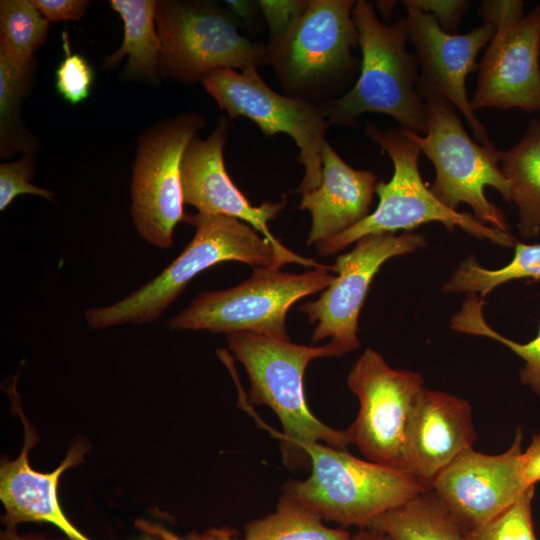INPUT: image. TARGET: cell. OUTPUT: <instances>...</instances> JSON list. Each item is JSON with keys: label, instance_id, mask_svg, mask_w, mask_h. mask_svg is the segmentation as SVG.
Wrapping results in <instances>:
<instances>
[{"label": "cell", "instance_id": "obj_3", "mask_svg": "<svg viewBox=\"0 0 540 540\" xmlns=\"http://www.w3.org/2000/svg\"><path fill=\"white\" fill-rule=\"evenodd\" d=\"M352 17L362 54L360 72L347 93L320 104L328 122L356 126L362 114L374 112L392 117L404 130L426 134V106L417 90L419 62L406 47L405 17L384 24L366 0L356 1Z\"/></svg>", "mask_w": 540, "mask_h": 540}, {"label": "cell", "instance_id": "obj_21", "mask_svg": "<svg viewBox=\"0 0 540 540\" xmlns=\"http://www.w3.org/2000/svg\"><path fill=\"white\" fill-rule=\"evenodd\" d=\"M342 528H329L319 514L283 493L274 512L245 526L243 537L228 528L212 527L188 535V540H351Z\"/></svg>", "mask_w": 540, "mask_h": 540}, {"label": "cell", "instance_id": "obj_27", "mask_svg": "<svg viewBox=\"0 0 540 540\" xmlns=\"http://www.w3.org/2000/svg\"><path fill=\"white\" fill-rule=\"evenodd\" d=\"M49 25L31 0H1L0 52L17 67H29L47 38Z\"/></svg>", "mask_w": 540, "mask_h": 540}, {"label": "cell", "instance_id": "obj_38", "mask_svg": "<svg viewBox=\"0 0 540 540\" xmlns=\"http://www.w3.org/2000/svg\"><path fill=\"white\" fill-rule=\"evenodd\" d=\"M394 5H395V1H377V6L379 10L387 18H389L390 15L392 14V9Z\"/></svg>", "mask_w": 540, "mask_h": 540}, {"label": "cell", "instance_id": "obj_19", "mask_svg": "<svg viewBox=\"0 0 540 540\" xmlns=\"http://www.w3.org/2000/svg\"><path fill=\"white\" fill-rule=\"evenodd\" d=\"M18 413L24 425V445L14 460L2 459L0 467V499L5 509L2 522L5 528H17L24 522H45L57 527L68 540H91L65 516L58 500V482L64 471L84 461L89 450L85 440H77L65 459L50 473H41L30 466L29 451L37 442V435Z\"/></svg>", "mask_w": 540, "mask_h": 540}, {"label": "cell", "instance_id": "obj_16", "mask_svg": "<svg viewBox=\"0 0 540 540\" xmlns=\"http://www.w3.org/2000/svg\"><path fill=\"white\" fill-rule=\"evenodd\" d=\"M401 3L406 10L408 38L419 62L417 90H429L446 99L463 114L474 139L490 144L488 132L468 98L466 77L479 67L477 55L491 41L494 26L483 22L468 33L448 34L433 15L420 10L411 0Z\"/></svg>", "mask_w": 540, "mask_h": 540}, {"label": "cell", "instance_id": "obj_22", "mask_svg": "<svg viewBox=\"0 0 540 540\" xmlns=\"http://www.w3.org/2000/svg\"><path fill=\"white\" fill-rule=\"evenodd\" d=\"M156 5L155 0L110 1L111 8L123 20L124 37L120 48L105 58L104 70L115 68L128 56L121 74L124 78L158 83L161 45L155 22Z\"/></svg>", "mask_w": 540, "mask_h": 540}, {"label": "cell", "instance_id": "obj_8", "mask_svg": "<svg viewBox=\"0 0 540 540\" xmlns=\"http://www.w3.org/2000/svg\"><path fill=\"white\" fill-rule=\"evenodd\" d=\"M155 22L160 39L159 72L191 84L220 68L242 71L267 64V44L240 32V22L212 1L159 0Z\"/></svg>", "mask_w": 540, "mask_h": 540}, {"label": "cell", "instance_id": "obj_34", "mask_svg": "<svg viewBox=\"0 0 540 540\" xmlns=\"http://www.w3.org/2000/svg\"><path fill=\"white\" fill-rule=\"evenodd\" d=\"M40 13L52 22L80 20L90 2L87 0H31Z\"/></svg>", "mask_w": 540, "mask_h": 540}, {"label": "cell", "instance_id": "obj_36", "mask_svg": "<svg viewBox=\"0 0 540 540\" xmlns=\"http://www.w3.org/2000/svg\"><path fill=\"white\" fill-rule=\"evenodd\" d=\"M0 540H68L66 537L53 538L38 533H18L17 528H5L0 533Z\"/></svg>", "mask_w": 540, "mask_h": 540}, {"label": "cell", "instance_id": "obj_25", "mask_svg": "<svg viewBox=\"0 0 540 540\" xmlns=\"http://www.w3.org/2000/svg\"><path fill=\"white\" fill-rule=\"evenodd\" d=\"M517 279L540 280V244L517 241L512 260L498 269L481 266L471 255L452 272L442 291L446 294H475L484 299L498 286Z\"/></svg>", "mask_w": 540, "mask_h": 540}, {"label": "cell", "instance_id": "obj_17", "mask_svg": "<svg viewBox=\"0 0 540 540\" xmlns=\"http://www.w3.org/2000/svg\"><path fill=\"white\" fill-rule=\"evenodd\" d=\"M228 130V117L221 115L207 138L201 139L197 134L188 144L181 163L184 203L195 207L198 213L239 219L279 250L290 251L274 237L268 226L284 209L286 200L264 201L253 206L228 175L223 156Z\"/></svg>", "mask_w": 540, "mask_h": 540}, {"label": "cell", "instance_id": "obj_23", "mask_svg": "<svg viewBox=\"0 0 540 540\" xmlns=\"http://www.w3.org/2000/svg\"><path fill=\"white\" fill-rule=\"evenodd\" d=\"M500 162L517 208L518 231L535 238L540 234V119L533 118L520 141L501 152Z\"/></svg>", "mask_w": 540, "mask_h": 540}, {"label": "cell", "instance_id": "obj_11", "mask_svg": "<svg viewBox=\"0 0 540 540\" xmlns=\"http://www.w3.org/2000/svg\"><path fill=\"white\" fill-rule=\"evenodd\" d=\"M202 115L188 112L166 118L137 140L131 177V219L139 236L152 246L168 249L176 225L184 220L181 163Z\"/></svg>", "mask_w": 540, "mask_h": 540}, {"label": "cell", "instance_id": "obj_13", "mask_svg": "<svg viewBox=\"0 0 540 540\" xmlns=\"http://www.w3.org/2000/svg\"><path fill=\"white\" fill-rule=\"evenodd\" d=\"M347 385L359 401L357 416L346 429L350 443L367 460L404 470L406 429L424 388L421 374L392 368L378 351L367 348L350 370Z\"/></svg>", "mask_w": 540, "mask_h": 540}, {"label": "cell", "instance_id": "obj_26", "mask_svg": "<svg viewBox=\"0 0 540 540\" xmlns=\"http://www.w3.org/2000/svg\"><path fill=\"white\" fill-rule=\"evenodd\" d=\"M35 62L19 68L0 52V157L16 152L34 154L38 141L21 119V107L32 84Z\"/></svg>", "mask_w": 540, "mask_h": 540}, {"label": "cell", "instance_id": "obj_5", "mask_svg": "<svg viewBox=\"0 0 540 540\" xmlns=\"http://www.w3.org/2000/svg\"><path fill=\"white\" fill-rule=\"evenodd\" d=\"M366 135L385 151L393 162L389 182L378 181L375 193L379 203L361 222L345 232L320 242L316 250L321 256L336 254L364 236L413 231L422 224L438 222L449 231L459 227L465 232L503 247H512L517 240L511 233L494 229L473 214L450 209L440 202L424 184L418 166L419 147L400 127L379 128L368 123Z\"/></svg>", "mask_w": 540, "mask_h": 540}, {"label": "cell", "instance_id": "obj_28", "mask_svg": "<svg viewBox=\"0 0 540 540\" xmlns=\"http://www.w3.org/2000/svg\"><path fill=\"white\" fill-rule=\"evenodd\" d=\"M485 304L484 299L478 295H466L460 310L450 319V328L464 334L491 338L507 346L524 361L520 370L521 384L529 386L540 396V322L534 339L527 343H518L502 336L487 323L483 315Z\"/></svg>", "mask_w": 540, "mask_h": 540}, {"label": "cell", "instance_id": "obj_20", "mask_svg": "<svg viewBox=\"0 0 540 540\" xmlns=\"http://www.w3.org/2000/svg\"><path fill=\"white\" fill-rule=\"evenodd\" d=\"M377 176L349 166L327 141L322 150L320 185L302 194L299 208L311 214L307 245L352 228L370 214Z\"/></svg>", "mask_w": 540, "mask_h": 540}, {"label": "cell", "instance_id": "obj_7", "mask_svg": "<svg viewBox=\"0 0 540 540\" xmlns=\"http://www.w3.org/2000/svg\"><path fill=\"white\" fill-rule=\"evenodd\" d=\"M427 112L425 135L404 130L433 163L436 177L433 195L450 209L467 204L482 223L509 232L505 214L485 196L486 186L495 188L511 203L510 187L501 168V152L494 144H478L465 130L456 108L438 94L419 89Z\"/></svg>", "mask_w": 540, "mask_h": 540}, {"label": "cell", "instance_id": "obj_2", "mask_svg": "<svg viewBox=\"0 0 540 540\" xmlns=\"http://www.w3.org/2000/svg\"><path fill=\"white\" fill-rule=\"evenodd\" d=\"M228 347L243 365L250 382L248 403L264 405L278 417L282 432L275 433L280 443L284 466L307 470L311 466L308 446L321 442L347 450L348 433L320 421L307 405L304 374L317 358L340 357L336 346H307L251 332L226 334Z\"/></svg>", "mask_w": 540, "mask_h": 540}, {"label": "cell", "instance_id": "obj_4", "mask_svg": "<svg viewBox=\"0 0 540 540\" xmlns=\"http://www.w3.org/2000/svg\"><path fill=\"white\" fill-rule=\"evenodd\" d=\"M355 3L309 0L303 15L267 43V64L286 95L321 104L351 89L361 65L353 54L358 46Z\"/></svg>", "mask_w": 540, "mask_h": 540}, {"label": "cell", "instance_id": "obj_29", "mask_svg": "<svg viewBox=\"0 0 540 540\" xmlns=\"http://www.w3.org/2000/svg\"><path fill=\"white\" fill-rule=\"evenodd\" d=\"M535 485L529 486L510 507L496 517L464 531L463 540H537L531 502Z\"/></svg>", "mask_w": 540, "mask_h": 540}, {"label": "cell", "instance_id": "obj_37", "mask_svg": "<svg viewBox=\"0 0 540 540\" xmlns=\"http://www.w3.org/2000/svg\"><path fill=\"white\" fill-rule=\"evenodd\" d=\"M351 540H392V539L381 531H378L372 528H360L356 534L352 535Z\"/></svg>", "mask_w": 540, "mask_h": 540}, {"label": "cell", "instance_id": "obj_24", "mask_svg": "<svg viewBox=\"0 0 540 540\" xmlns=\"http://www.w3.org/2000/svg\"><path fill=\"white\" fill-rule=\"evenodd\" d=\"M392 540H463L464 530L430 489L375 519L367 527Z\"/></svg>", "mask_w": 540, "mask_h": 540}, {"label": "cell", "instance_id": "obj_18", "mask_svg": "<svg viewBox=\"0 0 540 540\" xmlns=\"http://www.w3.org/2000/svg\"><path fill=\"white\" fill-rule=\"evenodd\" d=\"M472 407L460 397L423 388L408 421L404 470L431 488L434 478L476 441Z\"/></svg>", "mask_w": 540, "mask_h": 540}, {"label": "cell", "instance_id": "obj_31", "mask_svg": "<svg viewBox=\"0 0 540 540\" xmlns=\"http://www.w3.org/2000/svg\"><path fill=\"white\" fill-rule=\"evenodd\" d=\"M34 154H24L19 160L0 165V210L4 211L13 200L22 194H32L52 201L54 192L30 183L34 174Z\"/></svg>", "mask_w": 540, "mask_h": 540}, {"label": "cell", "instance_id": "obj_15", "mask_svg": "<svg viewBox=\"0 0 540 540\" xmlns=\"http://www.w3.org/2000/svg\"><path fill=\"white\" fill-rule=\"evenodd\" d=\"M522 431L503 453L463 451L432 481L431 490L467 531L502 513L531 486L522 470Z\"/></svg>", "mask_w": 540, "mask_h": 540}, {"label": "cell", "instance_id": "obj_33", "mask_svg": "<svg viewBox=\"0 0 540 540\" xmlns=\"http://www.w3.org/2000/svg\"><path fill=\"white\" fill-rule=\"evenodd\" d=\"M425 13L431 14L448 34H457L462 16L470 6L466 0H411Z\"/></svg>", "mask_w": 540, "mask_h": 540}, {"label": "cell", "instance_id": "obj_1", "mask_svg": "<svg viewBox=\"0 0 540 540\" xmlns=\"http://www.w3.org/2000/svg\"><path fill=\"white\" fill-rule=\"evenodd\" d=\"M183 221L195 227L184 250L159 275L124 299L87 309L84 314L90 328L157 320L194 277L218 263L237 261L255 268H280L287 263L326 267L291 250H279L251 225L236 218L196 213L185 215Z\"/></svg>", "mask_w": 540, "mask_h": 540}, {"label": "cell", "instance_id": "obj_35", "mask_svg": "<svg viewBox=\"0 0 540 540\" xmlns=\"http://www.w3.org/2000/svg\"><path fill=\"white\" fill-rule=\"evenodd\" d=\"M522 470L528 485L540 481V434L533 436L529 447L521 456Z\"/></svg>", "mask_w": 540, "mask_h": 540}, {"label": "cell", "instance_id": "obj_30", "mask_svg": "<svg viewBox=\"0 0 540 540\" xmlns=\"http://www.w3.org/2000/svg\"><path fill=\"white\" fill-rule=\"evenodd\" d=\"M65 56L55 71L58 94L68 103L76 105L85 100L91 91L94 71L82 55L72 53L68 34L62 32Z\"/></svg>", "mask_w": 540, "mask_h": 540}, {"label": "cell", "instance_id": "obj_9", "mask_svg": "<svg viewBox=\"0 0 540 540\" xmlns=\"http://www.w3.org/2000/svg\"><path fill=\"white\" fill-rule=\"evenodd\" d=\"M333 267L295 274L256 267L244 282L226 290L202 292L169 320L171 329L211 333L251 332L289 341L286 317L299 299L326 289Z\"/></svg>", "mask_w": 540, "mask_h": 540}, {"label": "cell", "instance_id": "obj_6", "mask_svg": "<svg viewBox=\"0 0 540 540\" xmlns=\"http://www.w3.org/2000/svg\"><path fill=\"white\" fill-rule=\"evenodd\" d=\"M306 453L310 476L289 480L283 493L323 520L343 527L365 528L379 515L431 489L405 470L363 460L321 442L308 446Z\"/></svg>", "mask_w": 540, "mask_h": 540}, {"label": "cell", "instance_id": "obj_10", "mask_svg": "<svg viewBox=\"0 0 540 540\" xmlns=\"http://www.w3.org/2000/svg\"><path fill=\"white\" fill-rule=\"evenodd\" d=\"M200 83L230 119L248 118L265 136L283 133L295 141L298 161L304 167L297 193L302 195L320 185L322 150L331 126L320 104L279 94L267 85L256 68L215 69Z\"/></svg>", "mask_w": 540, "mask_h": 540}, {"label": "cell", "instance_id": "obj_14", "mask_svg": "<svg viewBox=\"0 0 540 540\" xmlns=\"http://www.w3.org/2000/svg\"><path fill=\"white\" fill-rule=\"evenodd\" d=\"M425 245L424 235L414 231L372 234L356 241L349 252L340 254L332 265V271L338 274L332 283L317 300L298 309L315 324L312 345L330 338L329 342L342 355L357 349L359 314L376 273L390 258L413 253Z\"/></svg>", "mask_w": 540, "mask_h": 540}, {"label": "cell", "instance_id": "obj_32", "mask_svg": "<svg viewBox=\"0 0 540 540\" xmlns=\"http://www.w3.org/2000/svg\"><path fill=\"white\" fill-rule=\"evenodd\" d=\"M257 3L268 26L269 41L281 37L309 6V0H261Z\"/></svg>", "mask_w": 540, "mask_h": 540}, {"label": "cell", "instance_id": "obj_12", "mask_svg": "<svg viewBox=\"0 0 540 540\" xmlns=\"http://www.w3.org/2000/svg\"><path fill=\"white\" fill-rule=\"evenodd\" d=\"M478 14L495 33L479 63L472 109L540 112V3L525 15L521 0H484Z\"/></svg>", "mask_w": 540, "mask_h": 540}]
</instances>
